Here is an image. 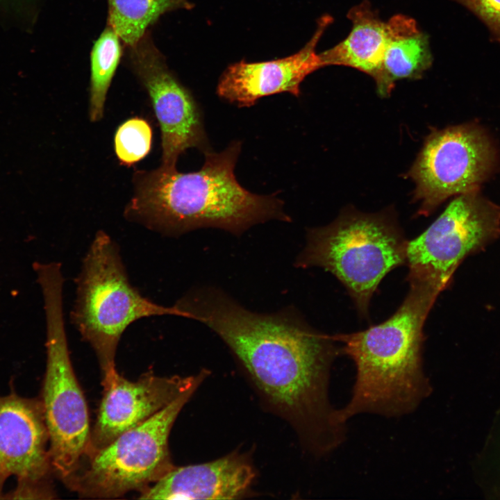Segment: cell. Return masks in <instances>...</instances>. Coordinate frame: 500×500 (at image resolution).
Returning <instances> with one entry per match:
<instances>
[{
	"label": "cell",
	"instance_id": "cell-1",
	"mask_svg": "<svg viewBox=\"0 0 500 500\" xmlns=\"http://www.w3.org/2000/svg\"><path fill=\"white\" fill-rule=\"evenodd\" d=\"M190 312L228 347L267 410L294 430L303 449L328 456L347 438L331 403L330 374L340 347L310 326L294 308L251 311L221 289L197 292Z\"/></svg>",
	"mask_w": 500,
	"mask_h": 500
},
{
	"label": "cell",
	"instance_id": "cell-2",
	"mask_svg": "<svg viewBox=\"0 0 500 500\" xmlns=\"http://www.w3.org/2000/svg\"><path fill=\"white\" fill-rule=\"evenodd\" d=\"M240 150L239 141L218 153L210 150L196 172L182 173L162 165L136 171L124 217L169 237L209 227L238 236L272 219L290 222L281 199L251 193L238 183L234 169Z\"/></svg>",
	"mask_w": 500,
	"mask_h": 500
},
{
	"label": "cell",
	"instance_id": "cell-3",
	"mask_svg": "<svg viewBox=\"0 0 500 500\" xmlns=\"http://www.w3.org/2000/svg\"><path fill=\"white\" fill-rule=\"evenodd\" d=\"M407 279L409 291L388 319L365 330L333 335L356 372L350 399L338 409L342 423L360 414L409 415L432 392L424 369L423 329L441 292L426 280Z\"/></svg>",
	"mask_w": 500,
	"mask_h": 500
},
{
	"label": "cell",
	"instance_id": "cell-4",
	"mask_svg": "<svg viewBox=\"0 0 500 500\" xmlns=\"http://www.w3.org/2000/svg\"><path fill=\"white\" fill-rule=\"evenodd\" d=\"M162 315L184 317L176 304L165 306L140 294L130 282L117 244L97 231L76 278L70 320L94 350L103 378L117 371L116 352L125 330L142 318Z\"/></svg>",
	"mask_w": 500,
	"mask_h": 500
},
{
	"label": "cell",
	"instance_id": "cell-5",
	"mask_svg": "<svg viewBox=\"0 0 500 500\" xmlns=\"http://www.w3.org/2000/svg\"><path fill=\"white\" fill-rule=\"evenodd\" d=\"M295 266L322 267L345 287L362 317L387 274L406 263L408 241L393 212L348 209L330 224L310 229Z\"/></svg>",
	"mask_w": 500,
	"mask_h": 500
},
{
	"label": "cell",
	"instance_id": "cell-6",
	"mask_svg": "<svg viewBox=\"0 0 500 500\" xmlns=\"http://www.w3.org/2000/svg\"><path fill=\"white\" fill-rule=\"evenodd\" d=\"M46 319L47 362L40 398L49 435L53 474L64 483L78 469L90 442L87 403L71 362L63 312V274L55 269L37 278Z\"/></svg>",
	"mask_w": 500,
	"mask_h": 500
},
{
	"label": "cell",
	"instance_id": "cell-7",
	"mask_svg": "<svg viewBox=\"0 0 500 500\" xmlns=\"http://www.w3.org/2000/svg\"><path fill=\"white\" fill-rule=\"evenodd\" d=\"M195 391H187L143 423L88 453L65 484L83 497L111 499L141 492L157 481L174 466L169 436Z\"/></svg>",
	"mask_w": 500,
	"mask_h": 500
},
{
	"label": "cell",
	"instance_id": "cell-8",
	"mask_svg": "<svg viewBox=\"0 0 500 500\" xmlns=\"http://www.w3.org/2000/svg\"><path fill=\"white\" fill-rule=\"evenodd\" d=\"M498 165L494 142L477 122L433 131L408 172L419 215H429L447 199L481 190Z\"/></svg>",
	"mask_w": 500,
	"mask_h": 500
},
{
	"label": "cell",
	"instance_id": "cell-9",
	"mask_svg": "<svg viewBox=\"0 0 500 500\" xmlns=\"http://www.w3.org/2000/svg\"><path fill=\"white\" fill-rule=\"evenodd\" d=\"M500 236V205L481 190L455 197L419 236L408 241V276L424 279L440 292L468 256Z\"/></svg>",
	"mask_w": 500,
	"mask_h": 500
},
{
	"label": "cell",
	"instance_id": "cell-10",
	"mask_svg": "<svg viewBox=\"0 0 500 500\" xmlns=\"http://www.w3.org/2000/svg\"><path fill=\"white\" fill-rule=\"evenodd\" d=\"M130 69L147 91L161 132V165L176 168L188 149L211 150L200 107L174 75L149 30L138 42L124 46Z\"/></svg>",
	"mask_w": 500,
	"mask_h": 500
},
{
	"label": "cell",
	"instance_id": "cell-11",
	"mask_svg": "<svg viewBox=\"0 0 500 500\" xmlns=\"http://www.w3.org/2000/svg\"><path fill=\"white\" fill-rule=\"evenodd\" d=\"M10 389L8 394L0 395V478L14 476L17 479L7 498L53 499V472L41 401Z\"/></svg>",
	"mask_w": 500,
	"mask_h": 500
},
{
	"label": "cell",
	"instance_id": "cell-12",
	"mask_svg": "<svg viewBox=\"0 0 500 500\" xmlns=\"http://www.w3.org/2000/svg\"><path fill=\"white\" fill-rule=\"evenodd\" d=\"M209 374L206 369L188 376L147 373L131 381L117 371L103 378V397L86 455L143 423L187 391L197 390Z\"/></svg>",
	"mask_w": 500,
	"mask_h": 500
},
{
	"label": "cell",
	"instance_id": "cell-13",
	"mask_svg": "<svg viewBox=\"0 0 500 500\" xmlns=\"http://www.w3.org/2000/svg\"><path fill=\"white\" fill-rule=\"evenodd\" d=\"M332 21L331 16H322L311 39L293 55L267 62L241 61L230 65L219 81L218 96L238 107L252 106L262 97L281 92L299 97L304 78L322 67L316 47Z\"/></svg>",
	"mask_w": 500,
	"mask_h": 500
},
{
	"label": "cell",
	"instance_id": "cell-14",
	"mask_svg": "<svg viewBox=\"0 0 500 500\" xmlns=\"http://www.w3.org/2000/svg\"><path fill=\"white\" fill-rule=\"evenodd\" d=\"M256 478L250 456L235 450L214 460L174 466L140 492V499H235L250 494Z\"/></svg>",
	"mask_w": 500,
	"mask_h": 500
},
{
	"label": "cell",
	"instance_id": "cell-15",
	"mask_svg": "<svg viewBox=\"0 0 500 500\" xmlns=\"http://www.w3.org/2000/svg\"><path fill=\"white\" fill-rule=\"evenodd\" d=\"M352 23L347 38L320 53L322 67L331 65L356 69L376 81L380 75L388 28L367 1L352 7L347 14Z\"/></svg>",
	"mask_w": 500,
	"mask_h": 500
},
{
	"label": "cell",
	"instance_id": "cell-16",
	"mask_svg": "<svg viewBox=\"0 0 500 500\" xmlns=\"http://www.w3.org/2000/svg\"><path fill=\"white\" fill-rule=\"evenodd\" d=\"M387 24V44L381 73L375 81L382 97L391 92L397 81L421 78L433 60L428 37L414 19L397 14Z\"/></svg>",
	"mask_w": 500,
	"mask_h": 500
},
{
	"label": "cell",
	"instance_id": "cell-17",
	"mask_svg": "<svg viewBox=\"0 0 500 500\" xmlns=\"http://www.w3.org/2000/svg\"><path fill=\"white\" fill-rule=\"evenodd\" d=\"M107 24L120 37L124 46L138 42L164 14L190 9L188 0H107Z\"/></svg>",
	"mask_w": 500,
	"mask_h": 500
},
{
	"label": "cell",
	"instance_id": "cell-18",
	"mask_svg": "<svg viewBox=\"0 0 500 500\" xmlns=\"http://www.w3.org/2000/svg\"><path fill=\"white\" fill-rule=\"evenodd\" d=\"M122 43L117 32L106 24L92 48L89 117L92 122L103 116L107 93L124 51Z\"/></svg>",
	"mask_w": 500,
	"mask_h": 500
},
{
	"label": "cell",
	"instance_id": "cell-19",
	"mask_svg": "<svg viewBox=\"0 0 500 500\" xmlns=\"http://www.w3.org/2000/svg\"><path fill=\"white\" fill-rule=\"evenodd\" d=\"M152 129L145 119L132 117L120 124L114 136V149L119 161L131 166L151 151Z\"/></svg>",
	"mask_w": 500,
	"mask_h": 500
},
{
	"label": "cell",
	"instance_id": "cell-20",
	"mask_svg": "<svg viewBox=\"0 0 500 500\" xmlns=\"http://www.w3.org/2000/svg\"><path fill=\"white\" fill-rule=\"evenodd\" d=\"M465 7L489 29L492 38L500 44V0H451Z\"/></svg>",
	"mask_w": 500,
	"mask_h": 500
},
{
	"label": "cell",
	"instance_id": "cell-21",
	"mask_svg": "<svg viewBox=\"0 0 500 500\" xmlns=\"http://www.w3.org/2000/svg\"><path fill=\"white\" fill-rule=\"evenodd\" d=\"M5 481L0 478V499H5V495L2 492V488L3 485L4 484Z\"/></svg>",
	"mask_w": 500,
	"mask_h": 500
}]
</instances>
